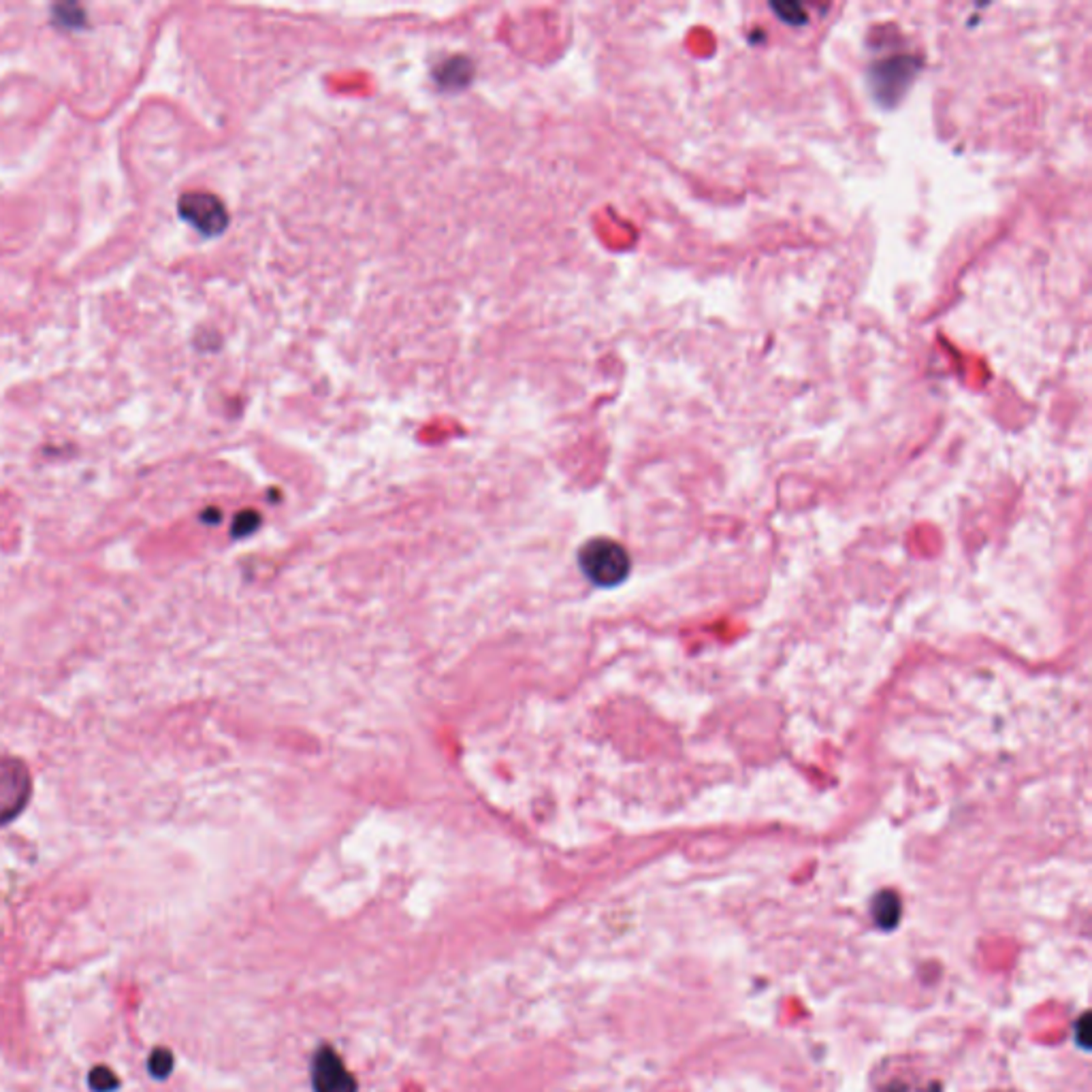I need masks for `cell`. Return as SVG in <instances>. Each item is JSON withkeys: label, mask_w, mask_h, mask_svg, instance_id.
Masks as SVG:
<instances>
[{"label": "cell", "mask_w": 1092, "mask_h": 1092, "mask_svg": "<svg viewBox=\"0 0 1092 1092\" xmlns=\"http://www.w3.org/2000/svg\"><path fill=\"white\" fill-rule=\"evenodd\" d=\"M438 80L442 85H466L471 80V65L466 58H451L446 65L438 69Z\"/></svg>", "instance_id": "cell-6"}, {"label": "cell", "mask_w": 1092, "mask_h": 1092, "mask_svg": "<svg viewBox=\"0 0 1092 1092\" xmlns=\"http://www.w3.org/2000/svg\"><path fill=\"white\" fill-rule=\"evenodd\" d=\"M88 1086L94 1092H114L120 1086V1080L115 1078V1073L109 1067H97V1069L90 1071Z\"/></svg>", "instance_id": "cell-8"}, {"label": "cell", "mask_w": 1092, "mask_h": 1092, "mask_svg": "<svg viewBox=\"0 0 1092 1092\" xmlns=\"http://www.w3.org/2000/svg\"><path fill=\"white\" fill-rule=\"evenodd\" d=\"M314 1092H357V1080L331 1048H322L312 1060Z\"/></svg>", "instance_id": "cell-4"}, {"label": "cell", "mask_w": 1092, "mask_h": 1092, "mask_svg": "<svg viewBox=\"0 0 1092 1092\" xmlns=\"http://www.w3.org/2000/svg\"><path fill=\"white\" fill-rule=\"evenodd\" d=\"M1078 1026H1080V1033H1082L1080 1043H1082L1084 1048H1088V1013H1084Z\"/></svg>", "instance_id": "cell-11"}, {"label": "cell", "mask_w": 1092, "mask_h": 1092, "mask_svg": "<svg viewBox=\"0 0 1092 1092\" xmlns=\"http://www.w3.org/2000/svg\"><path fill=\"white\" fill-rule=\"evenodd\" d=\"M177 214L206 238H218L229 226V211L224 203L206 191H191L179 196Z\"/></svg>", "instance_id": "cell-2"}, {"label": "cell", "mask_w": 1092, "mask_h": 1092, "mask_svg": "<svg viewBox=\"0 0 1092 1092\" xmlns=\"http://www.w3.org/2000/svg\"><path fill=\"white\" fill-rule=\"evenodd\" d=\"M578 565L598 587H617L630 575L632 561L625 546L612 538H593L578 551Z\"/></svg>", "instance_id": "cell-1"}, {"label": "cell", "mask_w": 1092, "mask_h": 1092, "mask_svg": "<svg viewBox=\"0 0 1092 1092\" xmlns=\"http://www.w3.org/2000/svg\"><path fill=\"white\" fill-rule=\"evenodd\" d=\"M52 13H54V22L62 23L65 28H80L85 23V18H88L82 7L75 5V3L56 5L52 9Z\"/></svg>", "instance_id": "cell-7"}, {"label": "cell", "mask_w": 1092, "mask_h": 1092, "mask_svg": "<svg viewBox=\"0 0 1092 1092\" xmlns=\"http://www.w3.org/2000/svg\"><path fill=\"white\" fill-rule=\"evenodd\" d=\"M258 523H261V516L253 513V510H246V513H241V515H238V518H235L233 536H238V538L248 536V533H253L258 528Z\"/></svg>", "instance_id": "cell-10"}, {"label": "cell", "mask_w": 1092, "mask_h": 1092, "mask_svg": "<svg viewBox=\"0 0 1092 1092\" xmlns=\"http://www.w3.org/2000/svg\"><path fill=\"white\" fill-rule=\"evenodd\" d=\"M152 1078L164 1080L173 1071V1054L167 1048H156L150 1054V1063H147Z\"/></svg>", "instance_id": "cell-9"}, {"label": "cell", "mask_w": 1092, "mask_h": 1092, "mask_svg": "<svg viewBox=\"0 0 1092 1092\" xmlns=\"http://www.w3.org/2000/svg\"><path fill=\"white\" fill-rule=\"evenodd\" d=\"M33 781L22 760L0 753V826L9 823L28 805Z\"/></svg>", "instance_id": "cell-3"}, {"label": "cell", "mask_w": 1092, "mask_h": 1092, "mask_svg": "<svg viewBox=\"0 0 1092 1092\" xmlns=\"http://www.w3.org/2000/svg\"><path fill=\"white\" fill-rule=\"evenodd\" d=\"M873 915L875 922L882 926V929H892L900 917V900L897 894L894 892L877 894V899L873 902Z\"/></svg>", "instance_id": "cell-5"}]
</instances>
